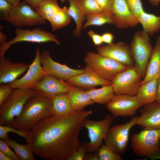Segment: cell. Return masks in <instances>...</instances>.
Instances as JSON below:
<instances>
[{"instance_id": "23", "label": "cell", "mask_w": 160, "mask_h": 160, "mask_svg": "<svg viewBox=\"0 0 160 160\" xmlns=\"http://www.w3.org/2000/svg\"><path fill=\"white\" fill-rule=\"evenodd\" d=\"M51 110L53 115L59 116L73 111L67 93L57 94L51 98Z\"/></svg>"}, {"instance_id": "24", "label": "cell", "mask_w": 160, "mask_h": 160, "mask_svg": "<svg viewBox=\"0 0 160 160\" xmlns=\"http://www.w3.org/2000/svg\"><path fill=\"white\" fill-rule=\"evenodd\" d=\"M157 79L142 84L138 90L136 96L144 105L156 100Z\"/></svg>"}, {"instance_id": "4", "label": "cell", "mask_w": 160, "mask_h": 160, "mask_svg": "<svg viewBox=\"0 0 160 160\" xmlns=\"http://www.w3.org/2000/svg\"><path fill=\"white\" fill-rule=\"evenodd\" d=\"M37 92L34 89H13L0 105V125H9L21 113L28 100Z\"/></svg>"}, {"instance_id": "27", "label": "cell", "mask_w": 160, "mask_h": 160, "mask_svg": "<svg viewBox=\"0 0 160 160\" xmlns=\"http://www.w3.org/2000/svg\"><path fill=\"white\" fill-rule=\"evenodd\" d=\"M143 31L149 35H152L160 30V16L149 13L145 11L137 18Z\"/></svg>"}, {"instance_id": "35", "label": "cell", "mask_w": 160, "mask_h": 160, "mask_svg": "<svg viewBox=\"0 0 160 160\" xmlns=\"http://www.w3.org/2000/svg\"><path fill=\"white\" fill-rule=\"evenodd\" d=\"M14 7L8 0H0V19L8 22L10 12Z\"/></svg>"}, {"instance_id": "22", "label": "cell", "mask_w": 160, "mask_h": 160, "mask_svg": "<svg viewBox=\"0 0 160 160\" xmlns=\"http://www.w3.org/2000/svg\"><path fill=\"white\" fill-rule=\"evenodd\" d=\"M160 75V36H158L141 84Z\"/></svg>"}, {"instance_id": "42", "label": "cell", "mask_w": 160, "mask_h": 160, "mask_svg": "<svg viewBox=\"0 0 160 160\" xmlns=\"http://www.w3.org/2000/svg\"><path fill=\"white\" fill-rule=\"evenodd\" d=\"M101 36L103 43L107 44H110L113 43L114 36L111 33L106 32L103 33Z\"/></svg>"}, {"instance_id": "25", "label": "cell", "mask_w": 160, "mask_h": 160, "mask_svg": "<svg viewBox=\"0 0 160 160\" xmlns=\"http://www.w3.org/2000/svg\"><path fill=\"white\" fill-rule=\"evenodd\" d=\"M66 0L69 4L68 8V13L73 18L76 24L73 34L76 38H79L80 37L83 23L86 17L79 5L78 0Z\"/></svg>"}, {"instance_id": "6", "label": "cell", "mask_w": 160, "mask_h": 160, "mask_svg": "<svg viewBox=\"0 0 160 160\" xmlns=\"http://www.w3.org/2000/svg\"><path fill=\"white\" fill-rule=\"evenodd\" d=\"M84 61L86 64V67L94 71L103 79L111 82L118 74L131 67L92 52L87 53Z\"/></svg>"}, {"instance_id": "29", "label": "cell", "mask_w": 160, "mask_h": 160, "mask_svg": "<svg viewBox=\"0 0 160 160\" xmlns=\"http://www.w3.org/2000/svg\"><path fill=\"white\" fill-rule=\"evenodd\" d=\"M57 1L55 0H45L37 6L35 10L43 18L49 21L60 8Z\"/></svg>"}, {"instance_id": "16", "label": "cell", "mask_w": 160, "mask_h": 160, "mask_svg": "<svg viewBox=\"0 0 160 160\" xmlns=\"http://www.w3.org/2000/svg\"><path fill=\"white\" fill-rule=\"evenodd\" d=\"M75 86L61 79L45 74L42 79L33 88L39 92L51 98L61 93H67Z\"/></svg>"}, {"instance_id": "45", "label": "cell", "mask_w": 160, "mask_h": 160, "mask_svg": "<svg viewBox=\"0 0 160 160\" xmlns=\"http://www.w3.org/2000/svg\"><path fill=\"white\" fill-rule=\"evenodd\" d=\"M156 101H160V75L157 79Z\"/></svg>"}, {"instance_id": "10", "label": "cell", "mask_w": 160, "mask_h": 160, "mask_svg": "<svg viewBox=\"0 0 160 160\" xmlns=\"http://www.w3.org/2000/svg\"><path fill=\"white\" fill-rule=\"evenodd\" d=\"M142 80L133 66L118 74L111 81V85L114 95L135 96Z\"/></svg>"}, {"instance_id": "48", "label": "cell", "mask_w": 160, "mask_h": 160, "mask_svg": "<svg viewBox=\"0 0 160 160\" xmlns=\"http://www.w3.org/2000/svg\"><path fill=\"white\" fill-rule=\"evenodd\" d=\"M150 3L153 6H157L160 3V0H148Z\"/></svg>"}, {"instance_id": "18", "label": "cell", "mask_w": 160, "mask_h": 160, "mask_svg": "<svg viewBox=\"0 0 160 160\" xmlns=\"http://www.w3.org/2000/svg\"><path fill=\"white\" fill-rule=\"evenodd\" d=\"M137 125L143 129L160 128V101L145 105L140 110Z\"/></svg>"}, {"instance_id": "17", "label": "cell", "mask_w": 160, "mask_h": 160, "mask_svg": "<svg viewBox=\"0 0 160 160\" xmlns=\"http://www.w3.org/2000/svg\"><path fill=\"white\" fill-rule=\"evenodd\" d=\"M111 13L114 25L119 28L133 27L139 23L137 18L130 11L126 0H114Z\"/></svg>"}, {"instance_id": "34", "label": "cell", "mask_w": 160, "mask_h": 160, "mask_svg": "<svg viewBox=\"0 0 160 160\" xmlns=\"http://www.w3.org/2000/svg\"><path fill=\"white\" fill-rule=\"evenodd\" d=\"M98 153L99 160H122L120 155L113 151L105 144L102 145L99 149Z\"/></svg>"}, {"instance_id": "9", "label": "cell", "mask_w": 160, "mask_h": 160, "mask_svg": "<svg viewBox=\"0 0 160 160\" xmlns=\"http://www.w3.org/2000/svg\"><path fill=\"white\" fill-rule=\"evenodd\" d=\"M16 36L8 41L1 45L0 57H4V54L10 46L17 42L22 41L36 43L53 42L60 45L59 41L52 33L39 28H35L32 30L23 29L16 28L15 29Z\"/></svg>"}, {"instance_id": "32", "label": "cell", "mask_w": 160, "mask_h": 160, "mask_svg": "<svg viewBox=\"0 0 160 160\" xmlns=\"http://www.w3.org/2000/svg\"><path fill=\"white\" fill-rule=\"evenodd\" d=\"M14 133L24 138L27 143H31L32 135L31 130H23L14 128L9 125H0V139L4 140L9 137L8 133Z\"/></svg>"}, {"instance_id": "31", "label": "cell", "mask_w": 160, "mask_h": 160, "mask_svg": "<svg viewBox=\"0 0 160 160\" xmlns=\"http://www.w3.org/2000/svg\"><path fill=\"white\" fill-rule=\"evenodd\" d=\"M71 18L66 7L60 8L49 21L52 31H55L68 25L71 22Z\"/></svg>"}, {"instance_id": "38", "label": "cell", "mask_w": 160, "mask_h": 160, "mask_svg": "<svg viewBox=\"0 0 160 160\" xmlns=\"http://www.w3.org/2000/svg\"><path fill=\"white\" fill-rule=\"evenodd\" d=\"M87 153L86 146L83 143L77 150L68 157L66 160H83Z\"/></svg>"}, {"instance_id": "12", "label": "cell", "mask_w": 160, "mask_h": 160, "mask_svg": "<svg viewBox=\"0 0 160 160\" xmlns=\"http://www.w3.org/2000/svg\"><path fill=\"white\" fill-rule=\"evenodd\" d=\"M8 22L17 28L24 26H32L44 24L46 23V20L24 0L14 7L10 12Z\"/></svg>"}, {"instance_id": "44", "label": "cell", "mask_w": 160, "mask_h": 160, "mask_svg": "<svg viewBox=\"0 0 160 160\" xmlns=\"http://www.w3.org/2000/svg\"><path fill=\"white\" fill-rule=\"evenodd\" d=\"M35 10L37 6L45 0H24ZM58 1V0H55Z\"/></svg>"}, {"instance_id": "20", "label": "cell", "mask_w": 160, "mask_h": 160, "mask_svg": "<svg viewBox=\"0 0 160 160\" xmlns=\"http://www.w3.org/2000/svg\"><path fill=\"white\" fill-rule=\"evenodd\" d=\"M84 72L72 77L65 82L75 86L87 90L93 88L98 86L111 85V81L103 79L94 71L86 66Z\"/></svg>"}, {"instance_id": "1", "label": "cell", "mask_w": 160, "mask_h": 160, "mask_svg": "<svg viewBox=\"0 0 160 160\" xmlns=\"http://www.w3.org/2000/svg\"><path fill=\"white\" fill-rule=\"evenodd\" d=\"M91 110L74 111L65 116L53 115L31 129L34 154L46 160H66L81 145L79 136Z\"/></svg>"}, {"instance_id": "40", "label": "cell", "mask_w": 160, "mask_h": 160, "mask_svg": "<svg viewBox=\"0 0 160 160\" xmlns=\"http://www.w3.org/2000/svg\"><path fill=\"white\" fill-rule=\"evenodd\" d=\"M103 11L111 13L114 0H96Z\"/></svg>"}, {"instance_id": "49", "label": "cell", "mask_w": 160, "mask_h": 160, "mask_svg": "<svg viewBox=\"0 0 160 160\" xmlns=\"http://www.w3.org/2000/svg\"><path fill=\"white\" fill-rule=\"evenodd\" d=\"M14 7L17 5L20 2V0H8Z\"/></svg>"}, {"instance_id": "3", "label": "cell", "mask_w": 160, "mask_h": 160, "mask_svg": "<svg viewBox=\"0 0 160 160\" xmlns=\"http://www.w3.org/2000/svg\"><path fill=\"white\" fill-rule=\"evenodd\" d=\"M131 146L137 156L152 160L160 159V128L143 129L133 134Z\"/></svg>"}, {"instance_id": "19", "label": "cell", "mask_w": 160, "mask_h": 160, "mask_svg": "<svg viewBox=\"0 0 160 160\" xmlns=\"http://www.w3.org/2000/svg\"><path fill=\"white\" fill-rule=\"evenodd\" d=\"M29 65L23 62H12L8 58L0 57V84L14 81L28 71Z\"/></svg>"}, {"instance_id": "2", "label": "cell", "mask_w": 160, "mask_h": 160, "mask_svg": "<svg viewBox=\"0 0 160 160\" xmlns=\"http://www.w3.org/2000/svg\"><path fill=\"white\" fill-rule=\"evenodd\" d=\"M51 98L36 92L27 101L20 115L9 125L15 129L31 130L37 122L53 115Z\"/></svg>"}, {"instance_id": "21", "label": "cell", "mask_w": 160, "mask_h": 160, "mask_svg": "<svg viewBox=\"0 0 160 160\" xmlns=\"http://www.w3.org/2000/svg\"><path fill=\"white\" fill-rule=\"evenodd\" d=\"M67 94L74 111L84 110L86 106L94 103L86 90L81 88L74 86Z\"/></svg>"}, {"instance_id": "7", "label": "cell", "mask_w": 160, "mask_h": 160, "mask_svg": "<svg viewBox=\"0 0 160 160\" xmlns=\"http://www.w3.org/2000/svg\"><path fill=\"white\" fill-rule=\"evenodd\" d=\"M138 118L136 116L124 124L110 127L104 139V144L118 154L124 153L127 148L129 132L137 125Z\"/></svg>"}, {"instance_id": "37", "label": "cell", "mask_w": 160, "mask_h": 160, "mask_svg": "<svg viewBox=\"0 0 160 160\" xmlns=\"http://www.w3.org/2000/svg\"><path fill=\"white\" fill-rule=\"evenodd\" d=\"M9 147L4 140L0 139V151L6 155L11 160H20L16 153L12 151Z\"/></svg>"}, {"instance_id": "36", "label": "cell", "mask_w": 160, "mask_h": 160, "mask_svg": "<svg viewBox=\"0 0 160 160\" xmlns=\"http://www.w3.org/2000/svg\"><path fill=\"white\" fill-rule=\"evenodd\" d=\"M129 8L132 14L138 17L144 10L141 0H126Z\"/></svg>"}, {"instance_id": "26", "label": "cell", "mask_w": 160, "mask_h": 160, "mask_svg": "<svg viewBox=\"0 0 160 160\" xmlns=\"http://www.w3.org/2000/svg\"><path fill=\"white\" fill-rule=\"evenodd\" d=\"M86 92L94 103L100 104H106L114 95L111 85L102 86L101 88H93L87 90Z\"/></svg>"}, {"instance_id": "46", "label": "cell", "mask_w": 160, "mask_h": 160, "mask_svg": "<svg viewBox=\"0 0 160 160\" xmlns=\"http://www.w3.org/2000/svg\"><path fill=\"white\" fill-rule=\"evenodd\" d=\"M7 37L5 34L2 33L0 30V44L2 45L7 42Z\"/></svg>"}, {"instance_id": "15", "label": "cell", "mask_w": 160, "mask_h": 160, "mask_svg": "<svg viewBox=\"0 0 160 160\" xmlns=\"http://www.w3.org/2000/svg\"><path fill=\"white\" fill-rule=\"evenodd\" d=\"M97 53L129 67L134 66L130 46L123 42L112 43L97 47Z\"/></svg>"}, {"instance_id": "33", "label": "cell", "mask_w": 160, "mask_h": 160, "mask_svg": "<svg viewBox=\"0 0 160 160\" xmlns=\"http://www.w3.org/2000/svg\"><path fill=\"white\" fill-rule=\"evenodd\" d=\"M78 2L85 16L103 12L96 0H78Z\"/></svg>"}, {"instance_id": "39", "label": "cell", "mask_w": 160, "mask_h": 160, "mask_svg": "<svg viewBox=\"0 0 160 160\" xmlns=\"http://www.w3.org/2000/svg\"><path fill=\"white\" fill-rule=\"evenodd\" d=\"M13 89L9 84H2L0 86V105L9 97Z\"/></svg>"}, {"instance_id": "8", "label": "cell", "mask_w": 160, "mask_h": 160, "mask_svg": "<svg viewBox=\"0 0 160 160\" xmlns=\"http://www.w3.org/2000/svg\"><path fill=\"white\" fill-rule=\"evenodd\" d=\"M113 119L112 115L107 114L100 120L94 121L87 118L85 120L83 127L87 129L89 140V142H83L86 146L87 153L98 151Z\"/></svg>"}, {"instance_id": "5", "label": "cell", "mask_w": 160, "mask_h": 160, "mask_svg": "<svg viewBox=\"0 0 160 160\" xmlns=\"http://www.w3.org/2000/svg\"><path fill=\"white\" fill-rule=\"evenodd\" d=\"M149 35L143 30L136 32L129 46L135 68L143 79L153 49Z\"/></svg>"}, {"instance_id": "47", "label": "cell", "mask_w": 160, "mask_h": 160, "mask_svg": "<svg viewBox=\"0 0 160 160\" xmlns=\"http://www.w3.org/2000/svg\"><path fill=\"white\" fill-rule=\"evenodd\" d=\"M0 160H11L6 155L0 151Z\"/></svg>"}, {"instance_id": "28", "label": "cell", "mask_w": 160, "mask_h": 160, "mask_svg": "<svg viewBox=\"0 0 160 160\" xmlns=\"http://www.w3.org/2000/svg\"><path fill=\"white\" fill-rule=\"evenodd\" d=\"M8 145L12 148L20 160H34L31 144L25 145L17 143L9 137L4 140Z\"/></svg>"}, {"instance_id": "41", "label": "cell", "mask_w": 160, "mask_h": 160, "mask_svg": "<svg viewBox=\"0 0 160 160\" xmlns=\"http://www.w3.org/2000/svg\"><path fill=\"white\" fill-rule=\"evenodd\" d=\"M88 35L91 39L95 45L99 47L103 43L101 35L92 31H89Z\"/></svg>"}, {"instance_id": "13", "label": "cell", "mask_w": 160, "mask_h": 160, "mask_svg": "<svg viewBox=\"0 0 160 160\" xmlns=\"http://www.w3.org/2000/svg\"><path fill=\"white\" fill-rule=\"evenodd\" d=\"M41 53L39 47L35 50L34 58L29 65L26 73L20 78L9 83L13 89L26 90L33 89L45 74L41 63Z\"/></svg>"}, {"instance_id": "14", "label": "cell", "mask_w": 160, "mask_h": 160, "mask_svg": "<svg viewBox=\"0 0 160 160\" xmlns=\"http://www.w3.org/2000/svg\"><path fill=\"white\" fill-rule=\"evenodd\" d=\"M41 63L45 73L66 81L72 77L84 72L85 69H74L61 64L51 57L47 50L41 53Z\"/></svg>"}, {"instance_id": "43", "label": "cell", "mask_w": 160, "mask_h": 160, "mask_svg": "<svg viewBox=\"0 0 160 160\" xmlns=\"http://www.w3.org/2000/svg\"><path fill=\"white\" fill-rule=\"evenodd\" d=\"M84 160H99L98 151L87 153Z\"/></svg>"}, {"instance_id": "11", "label": "cell", "mask_w": 160, "mask_h": 160, "mask_svg": "<svg viewBox=\"0 0 160 160\" xmlns=\"http://www.w3.org/2000/svg\"><path fill=\"white\" fill-rule=\"evenodd\" d=\"M144 105L136 95H114L106 104V108L115 118L133 116Z\"/></svg>"}, {"instance_id": "30", "label": "cell", "mask_w": 160, "mask_h": 160, "mask_svg": "<svg viewBox=\"0 0 160 160\" xmlns=\"http://www.w3.org/2000/svg\"><path fill=\"white\" fill-rule=\"evenodd\" d=\"M87 20L83 26L84 29L88 27L92 26H101L106 24L114 25V19L112 13L102 12L86 16Z\"/></svg>"}]
</instances>
